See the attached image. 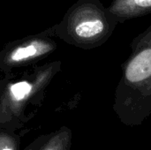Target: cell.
Instances as JSON below:
<instances>
[{"mask_svg": "<svg viewBox=\"0 0 151 150\" xmlns=\"http://www.w3.org/2000/svg\"><path fill=\"white\" fill-rule=\"evenodd\" d=\"M68 132H63L54 136L44 147L42 150H66V147L69 142Z\"/></svg>", "mask_w": 151, "mask_h": 150, "instance_id": "6", "label": "cell"}, {"mask_svg": "<svg viewBox=\"0 0 151 150\" xmlns=\"http://www.w3.org/2000/svg\"><path fill=\"white\" fill-rule=\"evenodd\" d=\"M0 150H16L12 138L4 135H0Z\"/></svg>", "mask_w": 151, "mask_h": 150, "instance_id": "7", "label": "cell"}, {"mask_svg": "<svg viewBox=\"0 0 151 150\" xmlns=\"http://www.w3.org/2000/svg\"><path fill=\"white\" fill-rule=\"evenodd\" d=\"M130 48L121 65L113 108L123 122L137 124L151 111V25L134 38Z\"/></svg>", "mask_w": 151, "mask_h": 150, "instance_id": "1", "label": "cell"}, {"mask_svg": "<svg viewBox=\"0 0 151 150\" xmlns=\"http://www.w3.org/2000/svg\"><path fill=\"white\" fill-rule=\"evenodd\" d=\"M118 24L100 0H80L70 8L58 30L69 43L93 50L109 40Z\"/></svg>", "mask_w": 151, "mask_h": 150, "instance_id": "2", "label": "cell"}, {"mask_svg": "<svg viewBox=\"0 0 151 150\" xmlns=\"http://www.w3.org/2000/svg\"><path fill=\"white\" fill-rule=\"evenodd\" d=\"M34 91V84L27 80H21L12 84L7 90V99L11 103L19 105L26 101Z\"/></svg>", "mask_w": 151, "mask_h": 150, "instance_id": "5", "label": "cell"}, {"mask_svg": "<svg viewBox=\"0 0 151 150\" xmlns=\"http://www.w3.org/2000/svg\"><path fill=\"white\" fill-rule=\"evenodd\" d=\"M54 42L44 39H35L23 42L12 49L6 56L5 62L8 65H19L26 63L36 57H42L55 49Z\"/></svg>", "mask_w": 151, "mask_h": 150, "instance_id": "3", "label": "cell"}, {"mask_svg": "<svg viewBox=\"0 0 151 150\" xmlns=\"http://www.w3.org/2000/svg\"><path fill=\"white\" fill-rule=\"evenodd\" d=\"M107 8L119 23H124L150 13L151 0H112Z\"/></svg>", "mask_w": 151, "mask_h": 150, "instance_id": "4", "label": "cell"}]
</instances>
